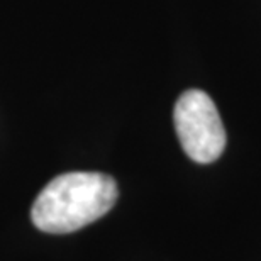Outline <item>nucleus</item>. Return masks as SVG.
<instances>
[{"mask_svg": "<svg viewBox=\"0 0 261 261\" xmlns=\"http://www.w3.org/2000/svg\"><path fill=\"white\" fill-rule=\"evenodd\" d=\"M117 195V184L109 175L95 171L63 173L39 192L31 208V219L43 232H73L106 216Z\"/></svg>", "mask_w": 261, "mask_h": 261, "instance_id": "1", "label": "nucleus"}, {"mask_svg": "<svg viewBox=\"0 0 261 261\" xmlns=\"http://www.w3.org/2000/svg\"><path fill=\"white\" fill-rule=\"evenodd\" d=\"M180 144L195 163H212L226 148V129L216 103L205 92L187 90L176 100L173 112Z\"/></svg>", "mask_w": 261, "mask_h": 261, "instance_id": "2", "label": "nucleus"}]
</instances>
